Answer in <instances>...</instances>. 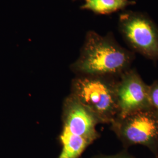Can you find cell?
Returning a JSON list of instances; mask_svg holds the SVG:
<instances>
[{
  "label": "cell",
  "mask_w": 158,
  "mask_h": 158,
  "mask_svg": "<svg viewBox=\"0 0 158 158\" xmlns=\"http://www.w3.org/2000/svg\"><path fill=\"white\" fill-rule=\"evenodd\" d=\"M134 53L120 45L110 34L88 32L78 59L72 64L77 76L118 78L131 68Z\"/></svg>",
  "instance_id": "6da1fadb"
},
{
  "label": "cell",
  "mask_w": 158,
  "mask_h": 158,
  "mask_svg": "<svg viewBox=\"0 0 158 158\" xmlns=\"http://www.w3.org/2000/svg\"><path fill=\"white\" fill-rule=\"evenodd\" d=\"M118 79L79 75L72 80L70 94L93 113L100 124H110L118 116Z\"/></svg>",
  "instance_id": "7a4b0ae2"
},
{
  "label": "cell",
  "mask_w": 158,
  "mask_h": 158,
  "mask_svg": "<svg viewBox=\"0 0 158 158\" xmlns=\"http://www.w3.org/2000/svg\"><path fill=\"white\" fill-rule=\"evenodd\" d=\"M110 125L124 149L139 145L158 158V112L154 108L118 117Z\"/></svg>",
  "instance_id": "3957f363"
},
{
  "label": "cell",
  "mask_w": 158,
  "mask_h": 158,
  "mask_svg": "<svg viewBox=\"0 0 158 158\" xmlns=\"http://www.w3.org/2000/svg\"><path fill=\"white\" fill-rule=\"evenodd\" d=\"M118 25L133 52L158 61V28L149 17L139 12H125L119 17Z\"/></svg>",
  "instance_id": "277c9868"
},
{
  "label": "cell",
  "mask_w": 158,
  "mask_h": 158,
  "mask_svg": "<svg viewBox=\"0 0 158 158\" xmlns=\"http://www.w3.org/2000/svg\"><path fill=\"white\" fill-rule=\"evenodd\" d=\"M118 117L152 108L149 97V85L142 79L135 68L122 74L117 82Z\"/></svg>",
  "instance_id": "5b68a950"
},
{
  "label": "cell",
  "mask_w": 158,
  "mask_h": 158,
  "mask_svg": "<svg viewBox=\"0 0 158 158\" xmlns=\"http://www.w3.org/2000/svg\"><path fill=\"white\" fill-rule=\"evenodd\" d=\"M63 130L94 141L100 137L96 127L100 124L94 114L72 95L64 99L62 109Z\"/></svg>",
  "instance_id": "8992f818"
},
{
  "label": "cell",
  "mask_w": 158,
  "mask_h": 158,
  "mask_svg": "<svg viewBox=\"0 0 158 158\" xmlns=\"http://www.w3.org/2000/svg\"><path fill=\"white\" fill-rule=\"evenodd\" d=\"M62 150L58 158H79L93 141L62 130L60 135Z\"/></svg>",
  "instance_id": "52a82bcc"
},
{
  "label": "cell",
  "mask_w": 158,
  "mask_h": 158,
  "mask_svg": "<svg viewBox=\"0 0 158 158\" xmlns=\"http://www.w3.org/2000/svg\"><path fill=\"white\" fill-rule=\"evenodd\" d=\"M131 3L126 0H85L81 9L105 15L119 11Z\"/></svg>",
  "instance_id": "ba28073f"
},
{
  "label": "cell",
  "mask_w": 158,
  "mask_h": 158,
  "mask_svg": "<svg viewBox=\"0 0 158 158\" xmlns=\"http://www.w3.org/2000/svg\"><path fill=\"white\" fill-rule=\"evenodd\" d=\"M149 97L152 107L158 112V80L149 85Z\"/></svg>",
  "instance_id": "9c48e42d"
},
{
  "label": "cell",
  "mask_w": 158,
  "mask_h": 158,
  "mask_svg": "<svg viewBox=\"0 0 158 158\" xmlns=\"http://www.w3.org/2000/svg\"><path fill=\"white\" fill-rule=\"evenodd\" d=\"M93 158H135L133 155L130 154L126 149H124L121 152L112 155H98Z\"/></svg>",
  "instance_id": "30bf717a"
},
{
  "label": "cell",
  "mask_w": 158,
  "mask_h": 158,
  "mask_svg": "<svg viewBox=\"0 0 158 158\" xmlns=\"http://www.w3.org/2000/svg\"><path fill=\"white\" fill-rule=\"evenodd\" d=\"M126 1H130V0H126Z\"/></svg>",
  "instance_id": "8fae6325"
},
{
  "label": "cell",
  "mask_w": 158,
  "mask_h": 158,
  "mask_svg": "<svg viewBox=\"0 0 158 158\" xmlns=\"http://www.w3.org/2000/svg\"></svg>",
  "instance_id": "7c38bea8"
}]
</instances>
